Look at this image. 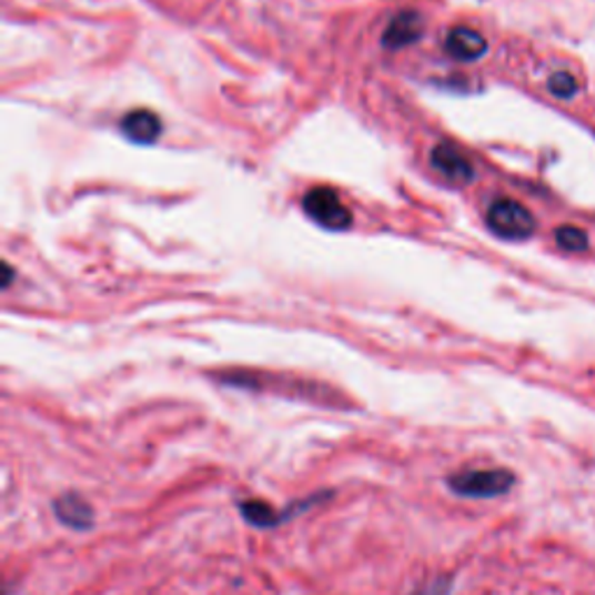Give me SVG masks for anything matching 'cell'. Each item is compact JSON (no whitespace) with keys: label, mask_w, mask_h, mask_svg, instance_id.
Listing matches in <instances>:
<instances>
[{"label":"cell","mask_w":595,"mask_h":595,"mask_svg":"<svg viewBox=\"0 0 595 595\" xmlns=\"http://www.w3.org/2000/svg\"><path fill=\"white\" fill-rule=\"evenodd\" d=\"M52 510H54V516H57L59 524L74 531V533H87L95 524L93 507L89 505L87 498H82V495L74 493V491L59 495Z\"/></svg>","instance_id":"277c9868"},{"label":"cell","mask_w":595,"mask_h":595,"mask_svg":"<svg viewBox=\"0 0 595 595\" xmlns=\"http://www.w3.org/2000/svg\"><path fill=\"white\" fill-rule=\"evenodd\" d=\"M121 133L135 144H154L163 133V123L152 110H133L121 119Z\"/></svg>","instance_id":"52a82bcc"},{"label":"cell","mask_w":595,"mask_h":595,"mask_svg":"<svg viewBox=\"0 0 595 595\" xmlns=\"http://www.w3.org/2000/svg\"><path fill=\"white\" fill-rule=\"evenodd\" d=\"M305 214L329 231H346L352 226V212L331 186H314L303 198Z\"/></svg>","instance_id":"7a4b0ae2"},{"label":"cell","mask_w":595,"mask_h":595,"mask_svg":"<svg viewBox=\"0 0 595 595\" xmlns=\"http://www.w3.org/2000/svg\"><path fill=\"white\" fill-rule=\"evenodd\" d=\"M486 226L503 240H526L535 233V216L516 201L501 198L486 212Z\"/></svg>","instance_id":"3957f363"},{"label":"cell","mask_w":595,"mask_h":595,"mask_svg":"<svg viewBox=\"0 0 595 595\" xmlns=\"http://www.w3.org/2000/svg\"><path fill=\"white\" fill-rule=\"evenodd\" d=\"M444 49H446V54L456 61H477L486 54L488 44H486L484 36L477 33L475 29L456 27L450 31V36H446Z\"/></svg>","instance_id":"ba28073f"},{"label":"cell","mask_w":595,"mask_h":595,"mask_svg":"<svg viewBox=\"0 0 595 595\" xmlns=\"http://www.w3.org/2000/svg\"><path fill=\"white\" fill-rule=\"evenodd\" d=\"M556 242L565 252H584L588 250V235L577 226H561L556 231Z\"/></svg>","instance_id":"30bf717a"},{"label":"cell","mask_w":595,"mask_h":595,"mask_svg":"<svg viewBox=\"0 0 595 595\" xmlns=\"http://www.w3.org/2000/svg\"><path fill=\"white\" fill-rule=\"evenodd\" d=\"M238 512L246 521V524H250L252 528H259V531H272V528H280L282 524H286L284 510L280 512L265 501L238 503Z\"/></svg>","instance_id":"9c48e42d"},{"label":"cell","mask_w":595,"mask_h":595,"mask_svg":"<svg viewBox=\"0 0 595 595\" xmlns=\"http://www.w3.org/2000/svg\"><path fill=\"white\" fill-rule=\"evenodd\" d=\"M424 36V17L418 12H401L389 23L382 36V44L386 49H405Z\"/></svg>","instance_id":"8992f818"},{"label":"cell","mask_w":595,"mask_h":595,"mask_svg":"<svg viewBox=\"0 0 595 595\" xmlns=\"http://www.w3.org/2000/svg\"><path fill=\"white\" fill-rule=\"evenodd\" d=\"M516 484V477L505 467L493 470H461L446 477V486L458 498L467 501H491L501 498V495L510 493Z\"/></svg>","instance_id":"6da1fadb"},{"label":"cell","mask_w":595,"mask_h":595,"mask_svg":"<svg viewBox=\"0 0 595 595\" xmlns=\"http://www.w3.org/2000/svg\"><path fill=\"white\" fill-rule=\"evenodd\" d=\"M547 87L556 98H563V101H567V98H575L579 91L577 80L569 72H554Z\"/></svg>","instance_id":"8fae6325"},{"label":"cell","mask_w":595,"mask_h":595,"mask_svg":"<svg viewBox=\"0 0 595 595\" xmlns=\"http://www.w3.org/2000/svg\"><path fill=\"white\" fill-rule=\"evenodd\" d=\"M431 163L437 172H442V175L452 182H470L475 178L473 163L467 161V157L461 152L458 147H454L450 142H442L433 149Z\"/></svg>","instance_id":"5b68a950"},{"label":"cell","mask_w":595,"mask_h":595,"mask_svg":"<svg viewBox=\"0 0 595 595\" xmlns=\"http://www.w3.org/2000/svg\"><path fill=\"white\" fill-rule=\"evenodd\" d=\"M454 577L452 575H437L431 582L421 584L416 591H412L410 595H452L454 591Z\"/></svg>","instance_id":"7c38bea8"}]
</instances>
